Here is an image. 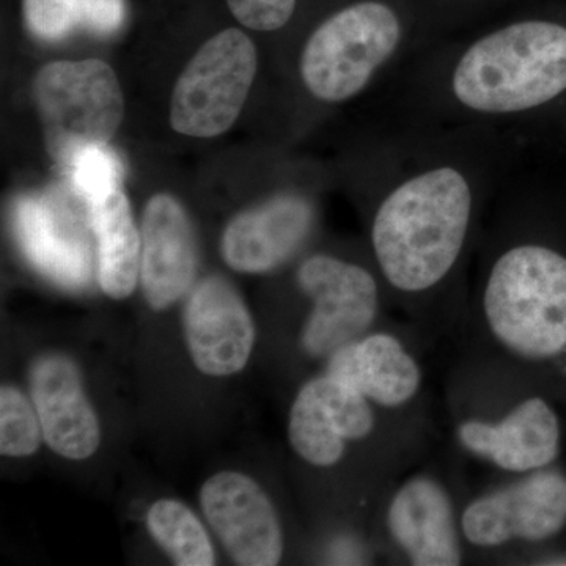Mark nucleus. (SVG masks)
Segmentation results:
<instances>
[{
	"label": "nucleus",
	"instance_id": "0eeeda50",
	"mask_svg": "<svg viewBox=\"0 0 566 566\" xmlns=\"http://www.w3.org/2000/svg\"><path fill=\"white\" fill-rule=\"evenodd\" d=\"M301 290L312 300L301 344L311 357H329L370 333L379 308L374 275L357 264L314 255L297 271Z\"/></svg>",
	"mask_w": 566,
	"mask_h": 566
},
{
	"label": "nucleus",
	"instance_id": "1a4fd4ad",
	"mask_svg": "<svg viewBox=\"0 0 566 566\" xmlns=\"http://www.w3.org/2000/svg\"><path fill=\"white\" fill-rule=\"evenodd\" d=\"M374 405L356 387L324 374L301 387L290 411L289 438L308 464L329 468L345 455L348 442L375 430Z\"/></svg>",
	"mask_w": 566,
	"mask_h": 566
},
{
	"label": "nucleus",
	"instance_id": "20e7f679",
	"mask_svg": "<svg viewBox=\"0 0 566 566\" xmlns=\"http://www.w3.org/2000/svg\"><path fill=\"white\" fill-rule=\"evenodd\" d=\"M33 99L48 150L61 164L81 148L107 145L125 111L114 70L98 59L48 63L33 81Z\"/></svg>",
	"mask_w": 566,
	"mask_h": 566
},
{
	"label": "nucleus",
	"instance_id": "423d86ee",
	"mask_svg": "<svg viewBox=\"0 0 566 566\" xmlns=\"http://www.w3.org/2000/svg\"><path fill=\"white\" fill-rule=\"evenodd\" d=\"M256 74V50L238 29L212 36L186 65L174 88L170 125L182 136H221L243 111Z\"/></svg>",
	"mask_w": 566,
	"mask_h": 566
},
{
	"label": "nucleus",
	"instance_id": "6e6552de",
	"mask_svg": "<svg viewBox=\"0 0 566 566\" xmlns=\"http://www.w3.org/2000/svg\"><path fill=\"white\" fill-rule=\"evenodd\" d=\"M460 523L465 542L483 549L553 538L566 526V475L547 468L531 472L474 499Z\"/></svg>",
	"mask_w": 566,
	"mask_h": 566
},
{
	"label": "nucleus",
	"instance_id": "9d476101",
	"mask_svg": "<svg viewBox=\"0 0 566 566\" xmlns=\"http://www.w3.org/2000/svg\"><path fill=\"white\" fill-rule=\"evenodd\" d=\"M205 517L229 556L243 566H274L282 560L283 534L274 505L251 476L223 471L200 491Z\"/></svg>",
	"mask_w": 566,
	"mask_h": 566
},
{
	"label": "nucleus",
	"instance_id": "2eb2a0df",
	"mask_svg": "<svg viewBox=\"0 0 566 566\" xmlns=\"http://www.w3.org/2000/svg\"><path fill=\"white\" fill-rule=\"evenodd\" d=\"M29 379L48 446L69 460L92 457L102 442V430L73 360L63 354H44L33 363Z\"/></svg>",
	"mask_w": 566,
	"mask_h": 566
},
{
	"label": "nucleus",
	"instance_id": "4468645a",
	"mask_svg": "<svg viewBox=\"0 0 566 566\" xmlns=\"http://www.w3.org/2000/svg\"><path fill=\"white\" fill-rule=\"evenodd\" d=\"M62 192L22 197L14 208V229L33 266L65 289L92 281V256L84 226Z\"/></svg>",
	"mask_w": 566,
	"mask_h": 566
},
{
	"label": "nucleus",
	"instance_id": "f03ea898",
	"mask_svg": "<svg viewBox=\"0 0 566 566\" xmlns=\"http://www.w3.org/2000/svg\"><path fill=\"white\" fill-rule=\"evenodd\" d=\"M566 91V28L546 21L509 25L472 44L453 74L469 109L513 114L553 102Z\"/></svg>",
	"mask_w": 566,
	"mask_h": 566
},
{
	"label": "nucleus",
	"instance_id": "dca6fc26",
	"mask_svg": "<svg viewBox=\"0 0 566 566\" xmlns=\"http://www.w3.org/2000/svg\"><path fill=\"white\" fill-rule=\"evenodd\" d=\"M140 237L145 300L155 311H164L192 286L197 255L191 221L172 196L156 193L145 207Z\"/></svg>",
	"mask_w": 566,
	"mask_h": 566
},
{
	"label": "nucleus",
	"instance_id": "b1692460",
	"mask_svg": "<svg viewBox=\"0 0 566 566\" xmlns=\"http://www.w3.org/2000/svg\"><path fill=\"white\" fill-rule=\"evenodd\" d=\"M233 17L252 31L271 32L292 20L296 0H227Z\"/></svg>",
	"mask_w": 566,
	"mask_h": 566
},
{
	"label": "nucleus",
	"instance_id": "9b49d317",
	"mask_svg": "<svg viewBox=\"0 0 566 566\" xmlns=\"http://www.w3.org/2000/svg\"><path fill=\"white\" fill-rule=\"evenodd\" d=\"M185 335L193 364L210 376L243 370L255 344V326L243 297L226 279H203L189 294Z\"/></svg>",
	"mask_w": 566,
	"mask_h": 566
},
{
	"label": "nucleus",
	"instance_id": "f257e3e1",
	"mask_svg": "<svg viewBox=\"0 0 566 566\" xmlns=\"http://www.w3.org/2000/svg\"><path fill=\"white\" fill-rule=\"evenodd\" d=\"M472 214V192L452 167L403 182L376 212L371 243L387 282L403 293L433 289L455 266Z\"/></svg>",
	"mask_w": 566,
	"mask_h": 566
},
{
	"label": "nucleus",
	"instance_id": "5701e85b",
	"mask_svg": "<svg viewBox=\"0 0 566 566\" xmlns=\"http://www.w3.org/2000/svg\"><path fill=\"white\" fill-rule=\"evenodd\" d=\"M43 430L35 406L11 386L0 390V453L3 457H31L39 450Z\"/></svg>",
	"mask_w": 566,
	"mask_h": 566
},
{
	"label": "nucleus",
	"instance_id": "f3484780",
	"mask_svg": "<svg viewBox=\"0 0 566 566\" xmlns=\"http://www.w3.org/2000/svg\"><path fill=\"white\" fill-rule=\"evenodd\" d=\"M314 222L311 203L282 193L241 212L222 234L223 260L238 273L263 274L281 266L303 245Z\"/></svg>",
	"mask_w": 566,
	"mask_h": 566
},
{
	"label": "nucleus",
	"instance_id": "7ed1b4c3",
	"mask_svg": "<svg viewBox=\"0 0 566 566\" xmlns=\"http://www.w3.org/2000/svg\"><path fill=\"white\" fill-rule=\"evenodd\" d=\"M495 342L513 356L547 360L566 349V256L526 244L499 256L483 293Z\"/></svg>",
	"mask_w": 566,
	"mask_h": 566
},
{
	"label": "nucleus",
	"instance_id": "ddd939ff",
	"mask_svg": "<svg viewBox=\"0 0 566 566\" xmlns=\"http://www.w3.org/2000/svg\"><path fill=\"white\" fill-rule=\"evenodd\" d=\"M464 450L505 472L531 474L554 463L560 450V422L539 397L527 398L495 422L471 419L458 427Z\"/></svg>",
	"mask_w": 566,
	"mask_h": 566
},
{
	"label": "nucleus",
	"instance_id": "a211bd4d",
	"mask_svg": "<svg viewBox=\"0 0 566 566\" xmlns=\"http://www.w3.org/2000/svg\"><path fill=\"white\" fill-rule=\"evenodd\" d=\"M326 374L356 387L374 406L397 409L411 403L423 371L400 338L368 333L327 357Z\"/></svg>",
	"mask_w": 566,
	"mask_h": 566
},
{
	"label": "nucleus",
	"instance_id": "aec40b11",
	"mask_svg": "<svg viewBox=\"0 0 566 566\" xmlns=\"http://www.w3.org/2000/svg\"><path fill=\"white\" fill-rule=\"evenodd\" d=\"M22 14L36 39L55 41L76 31L111 35L122 28L125 0H22Z\"/></svg>",
	"mask_w": 566,
	"mask_h": 566
},
{
	"label": "nucleus",
	"instance_id": "6ab92c4d",
	"mask_svg": "<svg viewBox=\"0 0 566 566\" xmlns=\"http://www.w3.org/2000/svg\"><path fill=\"white\" fill-rule=\"evenodd\" d=\"M96 240V275L104 294L125 300L140 279L142 237L122 186L87 205Z\"/></svg>",
	"mask_w": 566,
	"mask_h": 566
},
{
	"label": "nucleus",
	"instance_id": "39448f33",
	"mask_svg": "<svg viewBox=\"0 0 566 566\" xmlns=\"http://www.w3.org/2000/svg\"><path fill=\"white\" fill-rule=\"evenodd\" d=\"M400 39V21L385 3L360 2L338 11L305 44V87L322 102L352 98L394 54Z\"/></svg>",
	"mask_w": 566,
	"mask_h": 566
},
{
	"label": "nucleus",
	"instance_id": "f8f14e48",
	"mask_svg": "<svg viewBox=\"0 0 566 566\" xmlns=\"http://www.w3.org/2000/svg\"><path fill=\"white\" fill-rule=\"evenodd\" d=\"M386 526L395 546L415 566L463 564V532L455 506L441 482L417 475L390 499Z\"/></svg>",
	"mask_w": 566,
	"mask_h": 566
},
{
	"label": "nucleus",
	"instance_id": "412c9836",
	"mask_svg": "<svg viewBox=\"0 0 566 566\" xmlns=\"http://www.w3.org/2000/svg\"><path fill=\"white\" fill-rule=\"evenodd\" d=\"M153 538L178 566H212L216 554L199 517L181 502L161 499L147 513Z\"/></svg>",
	"mask_w": 566,
	"mask_h": 566
},
{
	"label": "nucleus",
	"instance_id": "4be33fe9",
	"mask_svg": "<svg viewBox=\"0 0 566 566\" xmlns=\"http://www.w3.org/2000/svg\"><path fill=\"white\" fill-rule=\"evenodd\" d=\"M70 189L87 207L93 200L122 186L123 166L107 145L81 148L62 164Z\"/></svg>",
	"mask_w": 566,
	"mask_h": 566
}]
</instances>
